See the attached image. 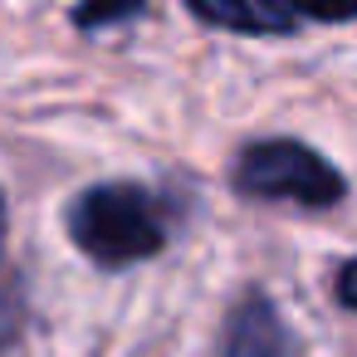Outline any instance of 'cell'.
<instances>
[{"label":"cell","mask_w":357,"mask_h":357,"mask_svg":"<svg viewBox=\"0 0 357 357\" xmlns=\"http://www.w3.org/2000/svg\"><path fill=\"white\" fill-rule=\"evenodd\" d=\"M69 230H74V245L89 259L132 264V259H147L167 245L172 206L137 181H108V186L84 191L69 206Z\"/></svg>","instance_id":"1"},{"label":"cell","mask_w":357,"mask_h":357,"mask_svg":"<svg viewBox=\"0 0 357 357\" xmlns=\"http://www.w3.org/2000/svg\"><path fill=\"white\" fill-rule=\"evenodd\" d=\"M235 186L255 201H289V206H337L347 181L333 162H323L303 142H255L235 162Z\"/></svg>","instance_id":"2"},{"label":"cell","mask_w":357,"mask_h":357,"mask_svg":"<svg viewBox=\"0 0 357 357\" xmlns=\"http://www.w3.org/2000/svg\"><path fill=\"white\" fill-rule=\"evenodd\" d=\"M225 357H289L284 323H279V313H274V303L264 294H250L235 308L230 337H225Z\"/></svg>","instance_id":"3"},{"label":"cell","mask_w":357,"mask_h":357,"mask_svg":"<svg viewBox=\"0 0 357 357\" xmlns=\"http://www.w3.org/2000/svg\"><path fill=\"white\" fill-rule=\"evenodd\" d=\"M196 20L225 25V30H255V35H289L294 25L308 20L303 6H259V0H240V6H191Z\"/></svg>","instance_id":"4"},{"label":"cell","mask_w":357,"mask_h":357,"mask_svg":"<svg viewBox=\"0 0 357 357\" xmlns=\"http://www.w3.org/2000/svg\"><path fill=\"white\" fill-rule=\"evenodd\" d=\"M337 298H342V308L357 313V259L342 264V274H337Z\"/></svg>","instance_id":"5"},{"label":"cell","mask_w":357,"mask_h":357,"mask_svg":"<svg viewBox=\"0 0 357 357\" xmlns=\"http://www.w3.org/2000/svg\"><path fill=\"white\" fill-rule=\"evenodd\" d=\"M137 10V6H132ZM132 10H123V6H113V10H74V25H98V20H123V15H132Z\"/></svg>","instance_id":"6"},{"label":"cell","mask_w":357,"mask_h":357,"mask_svg":"<svg viewBox=\"0 0 357 357\" xmlns=\"http://www.w3.org/2000/svg\"><path fill=\"white\" fill-rule=\"evenodd\" d=\"M0 250H6V201H0Z\"/></svg>","instance_id":"7"}]
</instances>
